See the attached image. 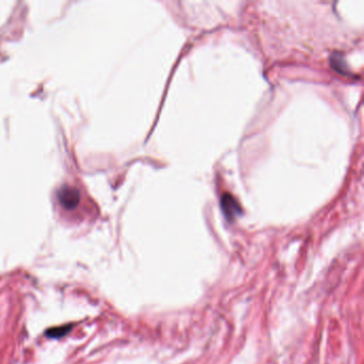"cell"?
Here are the masks:
<instances>
[{"label": "cell", "instance_id": "cell-1", "mask_svg": "<svg viewBox=\"0 0 364 364\" xmlns=\"http://www.w3.org/2000/svg\"><path fill=\"white\" fill-rule=\"evenodd\" d=\"M58 198L60 204L65 209H74L79 204L80 193L75 187H63L60 189Z\"/></svg>", "mask_w": 364, "mask_h": 364}, {"label": "cell", "instance_id": "cell-2", "mask_svg": "<svg viewBox=\"0 0 364 364\" xmlns=\"http://www.w3.org/2000/svg\"><path fill=\"white\" fill-rule=\"evenodd\" d=\"M222 209L227 217L229 218H233L237 214L241 213V209L239 204L236 203V200L231 194H225L222 198Z\"/></svg>", "mask_w": 364, "mask_h": 364}, {"label": "cell", "instance_id": "cell-3", "mask_svg": "<svg viewBox=\"0 0 364 364\" xmlns=\"http://www.w3.org/2000/svg\"><path fill=\"white\" fill-rule=\"evenodd\" d=\"M72 328H73V325H64V326L50 328L48 330H46L45 335L50 339H60L71 331Z\"/></svg>", "mask_w": 364, "mask_h": 364}]
</instances>
